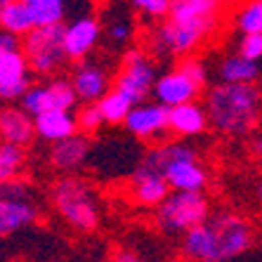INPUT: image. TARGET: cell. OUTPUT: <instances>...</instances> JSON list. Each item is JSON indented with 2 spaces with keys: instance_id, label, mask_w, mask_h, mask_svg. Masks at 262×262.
Wrapping results in <instances>:
<instances>
[{
  "instance_id": "1",
  "label": "cell",
  "mask_w": 262,
  "mask_h": 262,
  "mask_svg": "<svg viewBox=\"0 0 262 262\" xmlns=\"http://www.w3.org/2000/svg\"><path fill=\"white\" fill-rule=\"evenodd\" d=\"M225 5L227 0H170L168 19L149 33V55L159 59L189 57L215 33Z\"/></svg>"
},
{
  "instance_id": "2",
  "label": "cell",
  "mask_w": 262,
  "mask_h": 262,
  "mask_svg": "<svg viewBox=\"0 0 262 262\" xmlns=\"http://www.w3.org/2000/svg\"><path fill=\"white\" fill-rule=\"evenodd\" d=\"M253 244V227L234 213L210 215L182 236L180 255L184 262H229L244 255Z\"/></svg>"
},
{
  "instance_id": "3",
  "label": "cell",
  "mask_w": 262,
  "mask_h": 262,
  "mask_svg": "<svg viewBox=\"0 0 262 262\" xmlns=\"http://www.w3.org/2000/svg\"><path fill=\"white\" fill-rule=\"evenodd\" d=\"M208 121L220 135L246 137L262 118V88L257 83H225L220 80L206 95Z\"/></svg>"
},
{
  "instance_id": "4",
  "label": "cell",
  "mask_w": 262,
  "mask_h": 262,
  "mask_svg": "<svg viewBox=\"0 0 262 262\" xmlns=\"http://www.w3.org/2000/svg\"><path fill=\"white\" fill-rule=\"evenodd\" d=\"M149 165L165 175L172 191H203L208 172L199 161L194 146L182 142H161L142 156Z\"/></svg>"
},
{
  "instance_id": "5",
  "label": "cell",
  "mask_w": 262,
  "mask_h": 262,
  "mask_svg": "<svg viewBox=\"0 0 262 262\" xmlns=\"http://www.w3.org/2000/svg\"><path fill=\"white\" fill-rule=\"evenodd\" d=\"M52 206L69 227L95 232L99 225V203L92 187L78 175L59 177L52 187Z\"/></svg>"
},
{
  "instance_id": "6",
  "label": "cell",
  "mask_w": 262,
  "mask_h": 262,
  "mask_svg": "<svg viewBox=\"0 0 262 262\" xmlns=\"http://www.w3.org/2000/svg\"><path fill=\"white\" fill-rule=\"evenodd\" d=\"M210 217V201L203 191H170L156 208V225L168 236H184Z\"/></svg>"
},
{
  "instance_id": "7",
  "label": "cell",
  "mask_w": 262,
  "mask_h": 262,
  "mask_svg": "<svg viewBox=\"0 0 262 262\" xmlns=\"http://www.w3.org/2000/svg\"><path fill=\"white\" fill-rule=\"evenodd\" d=\"M24 55L31 64V71L38 76H55L69 61L64 50V24L36 26L21 40Z\"/></svg>"
},
{
  "instance_id": "8",
  "label": "cell",
  "mask_w": 262,
  "mask_h": 262,
  "mask_svg": "<svg viewBox=\"0 0 262 262\" xmlns=\"http://www.w3.org/2000/svg\"><path fill=\"white\" fill-rule=\"evenodd\" d=\"M156 78H159V71H156L151 55L140 48H130L125 50V55L121 59V71L116 73L114 88L137 104L144 102L154 92Z\"/></svg>"
},
{
  "instance_id": "9",
  "label": "cell",
  "mask_w": 262,
  "mask_h": 262,
  "mask_svg": "<svg viewBox=\"0 0 262 262\" xmlns=\"http://www.w3.org/2000/svg\"><path fill=\"white\" fill-rule=\"evenodd\" d=\"M78 102V95L73 90L71 80L64 78H52L50 83L43 85H31L24 92V97L19 99L21 109L31 116H38L43 111H52V109H61V111H71Z\"/></svg>"
},
{
  "instance_id": "10",
  "label": "cell",
  "mask_w": 262,
  "mask_h": 262,
  "mask_svg": "<svg viewBox=\"0 0 262 262\" xmlns=\"http://www.w3.org/2000/svg\"><path fill=\"white\" fill-rule=\"evenodd\" d=\"M125 130L133 135L135 140L142 142H156L163 140L165 133L170 130V121H168V106L161 102H137L130 109L128 118H125Z\"/></svg>"
},
{
  "instance_id": "11",
  "label": "cell",
  "mask_w": 262,
  "mask_h": 262,
  "mask_svg": "<svg viewBox=\"0 0 262 262\" xmlns=\"http://www.w3.org/2000/svg\"><path fill=\"white\" fill-rule=\"evenodd\" d=\"M31 85V64L24 48L0 50V102H17Z\"/></svg>"
},
{
  "instance_id": "12",
  "label": "cell",
  "mask_w": 262,
  "mask_h": 262,
  "mask_svg": "<svg viewBox=\"0 0 262 262\" xmlns=\"http://www.w3.org/2000/svg\"><path fill=\"white\" fill-rule=\"evenodd\" d=\"M201 90L203 88L199 85L194 78H189L182 67H175V69H170V71L159 73L151 95L156 97V102L165 104V106L170 109V106H177V104L194 102Z\"/></svg>"
},
{
  "instance_id": "13",
  "label": "cell",
  "mask_w": 262,
  "mask_h": 262,
  "mask_svg": "<svg viewBox=\"0 0 262 262\" xmlns=\"http://www.w3.org/2000/svg\"><path fill=\"white\" fill-rule=\"evenodd\" d=\"M170 184L165 180V175L149 165L144 159L135 165L133 170V199L144 208H159L165 201V196L170 194Z\"/></svg>"
},
{
  "instance_id": "14",
  "label": "cell",
  "mask_w": 262,
  "mask_h": 262,
  "mask_svg": "<svg viewBox=\"0 0 262 262\" xmlns=\"http://www.w3.org/2000/svg\"><path fill=\"white\" fill-rule=\"evenodd\" d=\"M102 36V24L97 17L85 14V17L73 19L71 24L64 26V50H67L69 59H85L95 45L99 43Z\"/></svg>"
},
{
  "instance_id": "15",
  "label": "cell",
  "mask_w": 262,
  "mask_h": 262,
  "mask_svg": "<svg viewBox=\"0 0 262 262\" xmlns=\"http://www.w3.org/2000/svg\"><path fill=\"white\" fill-rule=\"evenodd\" d=\"M90 156V137L85 133H76L71 137L55 142L50 149V163L59 172H73Z\"/></svg>"
},
{
  "instance_id": "16",
  "label": "cell",
  "mask_w": 262,
  "mask_h": 262,
  "mask_svg": "<svg viewBox=\"0 0 262 262\" xmlns=\"http://www.w3.org/2000/svg\"><path fill=\"white\" fill-rule=\"evenodd\" d=\"M71 85L80 102H99L111 90V78L106 69H102L99 64H92V61H85V64L76 67L71 76Z\"/></svg>"
},
{
  "instance_id": "17",
  "label": "cell",
  "mask_w": 262,
  "mask_h": 262,
  "mask_svg": "<svg viewBox=\"0 0 262 262\" xmlns=\"http://www.w3.org/2000/svg\"><path fill=\"white\" fill-rule=\"evenodd\" d=\"M168 121H170V133H175L177 137H199L210 125L206 106H201L196 99L170 106L168 109Z\"/></svg>"
},
{
  "instance_id": "18",
  "label": "cell",
  "mask_w": 262,
  "mask_h": 262,
  "mask_svg": "<svg viewBox=\"0 0 262 262\" xmlns=\"http://www.w3.org/2000/svg\"><path fill=\"white\" fill-rule=\"evenodd\" d=\"M33 137H36V123L31 114H26L21 106L0 109V142L26 146Z\"/></svg>"
},
{
  "instance_id": "19",
  "label": "cell",
  "mask_w": 262,
  "mask_h": 262,
  "mask_svg": "<svg viewBox=\"0 0 262 262\" xmlns=\"http://www.w3.org/2000/svg\"><path fill=\"white\" fill-rule=\"evenodd\" d=\"M36 217H38V208L31 199L0 196V236H10V234L33 225Z\"/></svg>"
},
{
  "instance_id": "20",
  "label": "cell",
  "mask_w": 262,
  "mask_h": 262,
  "mask_svg": "<svg viewBox=\"0 0 262 262\" xmlns=\"http://www.w3.org/2000/svg\"><path fill=\"white\" fill-rule=\"evenodd\" d=\"M33 123H36V135L43 142H50V144L78 133V121H76L71 111H61V109L43 111V114L33 116Z\"/></svg>"
},
{
  "instance_id": "21",
  "label": "cell",
  "mask_w": 262,
  "mask_h": 262,
  "mask_svg": "<svg viewBox=\"0 0 262 262\" xmlns=\"http://www.w3.org/2000/svg\"><path fill=\"white\" fill-rule=\"evenodd\" d=\"M33 29H36V17H33V10H31L29 3L10 0L0 10V31H7V33L24 38Z\"/></svg>"
},
{
  "instance_id": "22",
  "label": "cell",
  "mask_w": 262,
  "mask_h": 262,
  "mask_svg": "<svg viewBox=\"0 0 262 262\" xmlns=\"http://www.w3.org/2000/svg\"><path fill=\"white\" fill-rule=\"evenodd\" d=\"M217 73L225 83H255L260 76V67L255 59H248L241 52H234L220 61Z\"/></svg>"
},
{
  "instance_id": "23",
  "label": "cell",
  "mask_w": 262,
  "mask_h": 262,
  "mask_svg": "<svg viewBox=\"0 0 262 262\" xmlns=\"http://www.w3.org/2000/svg\"><path fill=\"white\" fill-rule=\"evenodd\" d=\"M97 104H99V109H102L104 121L109 123V125H123L125 118H128V114H130V109L135 106L133 99L125 97L121 90H116V88H111Z\"/></svg>"
},
{
  "instance_id": "24",
  "label": "cell",
  "mask_w": 262,
  "mask_h": 262,
  "mask_svg": "<svg viewBox=\"0 0 262 262\" xmlns=\"http://www.w3.org/2000/svg\"><path fill=\"white\" fill-rule=\"evenodd\" d=\"M238 33H262V0H246L234 17Z\"/></svg>"
},
{
  "instance_id": "25",
  "label": "cell",
  "mask_w": 262,
  "mask_h": 262,
  "mask_svg": "<svg viewBox=\"0 0 262 262\" xmlns=\"http://www.w3.org/2000/svg\"><path fill=\"white\" fill-rule=\"evenodd\" d=\"M21 168H24V151H21V146L0 142V182L17 180Z\"/></svg>"
},
{
  "instance_id": "26",
  "label": "cell",
  "mask_w": 262,
  "mask_h": 262,
  "mask_svg": "<svg viewBox=\"0 0 262 262\" xmlns=\"http://www.w3.org/2000/svg\"><path fill=\"white\" fill-rule=\"evenodd\" d=\"M31 10H33V17H36V26L61 24L64 14H67L64 0H36V3H31Z\"/></svg>"
},
{
  "instance_id": "27",
  "label": "cell",
  "mask_w": 262,
  "mask_h": 262,
  "mask_svg": "<svg viewBox=\"0 0 262 262\" xmlns=\"http://www.w3.org/2000/svg\"><path fill=\"white\" fill-rule=\"evenodd\" d=\"M106 36L114 45H128L133 40V17L118 7L116 12L106 19Z\"/></svg>"
},
{
  "instance_id": "28",
  "label": "cell",
  "mask_w": 262,
  "mask_h": 262,
  "mask_svg": "<svg viewBox=\"0 0 262 262\" xmlns=\"http://www.w3.org/2000/svg\"><path fill=\"white\" fill-rule=\"evenodd\" d=\"M76 121H78V130L85 135H95L102 125H106L102 116V109H99L97 102H85L76 114Z\"/></svg>"
},
{
  "instance_id": "29",
  "label": "cell",
  "mask_w": 262,
  "mask_h": 262,
  "mask_svg": "<svg viewBox=\"0 0 262 262\" xmlns=\"http://www.w3.org/2000/svg\"><path fill=\"white\" fill-rule=\"evenodd\" d=\"M128 3L137 12H142L144 17H151V19L168 17V10H170V0H128Z\"/></svg>"
},
{
  "instance_id": "30",
  "label": "cell",
  "mask_w": 262,
  "mask_h": 262,
  "mask_svg": "<svg viewBox=\"0 0 262 262\" xmlns=\"http://www.w3.org/2000/svg\"><path fill=\"white\" fill-rule=\"evenodd\" d=\"M236 52H241L248 59H262V33H241V40L236 45Z\"/></svg>"
},
{
  "instance_id": "31",
  "label": "cell",
  "mask_w": 262,
  "mask_h": 262,
  "mask_svg": "<svg viewBox=\"0 0 262 262\" xmlns=\"http://www.w3.org/2000/svg\"><path fill=\"white\" fill-rule=\"evenodd\" d=\"M180 67L187 71V76H189V78H194L201 88H206V83H208V69H206V64H203L201 59H196V57H187V59L180 61Z\"/></svg>"
},
{
  "instance_id": "32",
  "label": "cell",
  "mask_w": 262,
  "mask_h": 262,
  "mask_svg": "<svg viewBox=\"0 0 262 262\" xmlns=\"http://www.w3.org/2000/svg\"><path fill=\"white\" fill-rule=\"evenodd\" d=\"M0 196H10V199H31V187L19 180H7L0 182Z\"/></svg>"
},
{
  "instance_id": "33",
  "label": "cell",
  "mask_w": 262,
  "mask_h": 262,
  "mask_svg": "<svg viewBox=\"0 0 262 262\" xmlns=\"http://www.w3.org/2000/svg\"><path fill=\"white\" fill-rule=\"evenodd\" d=\"M111 262H144V260H140V257L135 255V253H130V250H116L114 257H111Z\"/></svg>"
},
{
  "instance_id": "34",
  "label": "cell",
  "mask_w": 262,
  "mask_h": 262,
  "mask_svg": "<svg viewBox=\"0 0 262 262\" xmlns=\"http://www.w3.org/2000/svg\"><path fill=\"white\" fill-rule=\"evenodd\" d=\"M250 151L255 154L257 159H262V135H255V137L250 140Z\"/></svg>"
},
{
  "instance_id": "35",
  "label": "cell",
  "mask_w": 262,
  "mask_h": 262,
  "mask_svg": "<svg viewBox=\"0 0 262 262\" xmlns=\"http://www.w3.org/2000/svg\"><path fill=\"white\" fill-rule=\"evenodd\" d=\"M255 194H257V199H260V201H262V180H260V182H257V187H255Z\"/></svg>"
},
{
  "instance_id": "36",
  "label": "cell",
  "mask_w": 262,
  "mask_h": 262,
  "mask_svg": "<svg viewBox=\"0 0 262 262\" xmlns=\"http://www.w3.org/2000/svg\"><path fill=\"white\" fill-rule=\"evenodd\" d=\"M7 3H10V0H0V10H3V7H5Z\"/></svg>"
},
{
  "instance_id": "37",
  "label": "cell",
  "mask_w": 262,
  "mask_h": 262,
  "mask_svg": "<svg viewBox=\"0 0 262 262\" xmlns=\"http://www.w3.org/2000/svg\"><path fill=\"white\" fill-rule=\"evenodd\" d=\"M21 3H29V5H31V3H36V0H21Z\"/></svg>"
}]
</instances>
